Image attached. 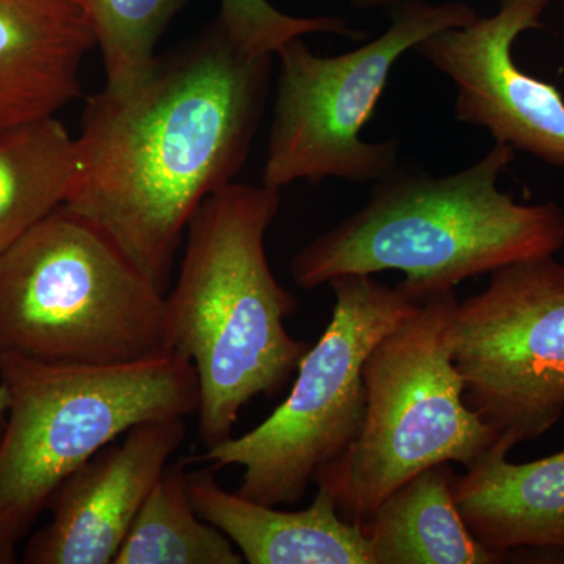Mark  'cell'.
<instances>
[{"label": "cell", "instance_id": "obj_9", "mask_svg": "<svg viewBox=\"0 0 564 564\" xmlns=\"http://www.w3.org/2000/svg\"><path fill=\"white\" fill-rule=\"evenodd\" d=\"M454 364L464 400L514 448L564 415V263L554 256L505 265L458 302Z\"/></svg>", "mask_w": 564, "mask_h": 564}, {"label": "cell", "instance_id": "obj_5", "mask_svg": "<svg viewBox=\"0 0 564 564\" xmlns=\"http://www.w3.org/2000/svg\"><path fill=\"white\" fill-rule=\"evenodd\" d=\"M0 352L70 366L170 355L165 295L63 204L0 254Z\"/></svg>", "mask_w": 564, "mask_h": 564}, {"label": "cell", "instance_id": "obj_19", "mask_svg": "<svg viewBox=\"0 0 564 564\" xmlns=\"http://www.w3.org/2000/svg\"><path fill=\"white\" fill-rule=\"evenodd\" d=\"M217 22L234 46L250 57H273L292 40L315 33L352 40L366 36L344 18L293 17L269 0H220Z\"/></svg>", "mask_w": 564, "mask_h": 564}, {"label": "cell", "instance_id": "obj_15", "mask_svg": "<svg viewBox=\"0 0 564 564\" xmlns=\"http://www.w3.org/2000/svg\"><path fill=\"white\" fill-rule=\"evenodd\" d=\"M452 463L413 475L380 503L364 527L373 564H497L505 556L481 544L463 521Z\"/></svg>", "mask_w": 564, "mask_h": 564}, {"label": "cell", "instance_id": "obj_21", "mask_svg": "<svg viewBox=\"0 0 564 564\" xmlns=\"http://www.w3.org/2000/svg\"><path fill=\"white\" fill-rule=\"evenodd\" d=\"M7 408H9V393H7L6 386L0 383V421L7 414Z\"/></svg>", "mask_w": 564, "mask_h": 564}, {"label": "cell", "instance_id": "obj_10", "mask_svg": "<svg viewBox=\"0 0 564 564\" xmlns=\"http://www.w3.org/2000/svg\"><path fill=\"white\" fill-rule=\"evenodd\" d=\"M551 0H500L491 17L433 33L414 54L454 82L456 120L491 133L496 143L564 169V99L555 85L514 62L522 33L543 28Z\"/></svg>", "mask_w": 564, "mask_h": 564}, {"label": "cell", "instance_id": "obj_2", "mask_svg": "<svg viewBox=\"0 0 564 564\" xmlns=\"http://www.w3.org/2000/svg\"><path fill=\"white\" fill-rule=\"evenodd\" d=\"M280 207V191L267 185L232 182L210 195L188 223L180 274L165 293L172 350L198 378L206 448L234 436L245 404L284 391L311 348L285 328L299 302L267 258Z\"/></svg>", "mask_w": 564, "mask_h": 564}, {"label": "cell", "instance_id": "obj_20", "mask_svg": "<svg viewBox=\"0 0 564 564\" xmlns=\"http://www.w3.org/2000/svg\"><path fill=\"white\" fill-rule=\"evenodd\" d=\"M403 0H350V7L355 10H375L383 7H392Z\"/></svg>", "mask_w": 564, "mask_h": 564}, {"label": "cell", "instance_id": "obj_8", "mask_svg": "<svg viewBox=\"0 0 564 564\" xmlns=\"http://www.w3.org/2000/svg\"><path fill=\"white\" fill-rule=\"evenodd\" d=\"M391 25L358 50L323 57L303 39L280 52L269 150L262 185L281 191L293 182H377L397 170L400 141H366L389 74L406 52L433 33L463 28L478 17L464 2L395 3Z\"/></svg>", "mask_w": 564, "mask_h": 564}, {"label": "cell", "instance_id": "obj_7", "mask_svg": "<svg viewBox=\"0 0 564 564\" xmlns=\"http://www.w3.org/2000/svg\"><path fill=\"white\" fill-rule=\"evenodd\" d=\"M328 284L336 299L332 322L304 355L288 399L251 432L188 458L217 470L242 467L237 492L256 502L299 503L318 470L356 440L366 415L364 362L422 302L373 274H344Z\"/></svg>", "mask_w": 564, "mask_h": 564}, {"label": "cell", "instance_id": "obj_12", "mask_svg": "<svg viewBox=\"0 0 564 564\" xmlns=\"http://www.w3.org/2000/svg\"><path fill=\"white\" fill-rule=\"evenodd\" d=\"M95 46L80 0H0V128L54 117L79 98Z\"/></svg>", "mask_w": 564, "mask_h": 564}, {"label": "cell", "instance_id": "obj_18", "mask_svg": "<svg viewBox=\"0 0 564 564\" xmlns=\"http://www.w3.org/2000/svg\"><path fill=\"white\" fill-rule=\"evenodd\" d=\"M102 54L107 90L128 93L154 66L159 40L192 0H80Z\"/></svg>", "mask_w": 564, "mask_h": 564}, {"label": "cell", "instance_id": "obj_1", "mask_svg": "<svg viewBox=\"0 0 564 564\" xmlns=\"http://www.w3.org/2000/svg\"><path fill=\"white\" fill-rule=\"evenodd\" d=\"M272 58L245 55L215 20L158 55L131 91L104 88L85 104L65 206L101 229L163 295L193 215L247 163Z\"/></svg>", "mask_w": 564, "mask_h": 564}, {"label": "cell", "instance_id": "obj_4", "mask_svg": "<svg viewBox=\"0 0 564 564\" xmlns=\"http://www.w3.org/2000/svg\"><path fill=\"white\" fill-rule=\"evenodd\" d=\"M9 393L0 433V564L47 510L58 486L132 426L198 411V378L177 352L120 364L70 366L0 352Z\"/></svg>", "mask_w": 564, "mask_h": 564}, {"label": "cell", "instance_id": "obj_13", "mask_svg": "<svg viewBox=\"0 0 564 564\" xmlns=\"http://www.w3.org/2000/svg\"><path fill=\"white\" fill-rule=\"evenodd\" d=\"M193 505L250 564H373L361 525L345 521L325 489L304 510L285 511L229 492L217 469L188 473Z\"/></svg>", "mask_w": 564, "mask_h": 564}, {"label": "cell", "instance_id": "obj_14", "mask_svg": "<svg viewBox=\"0 0 564 564\" xmlns=\"http://www.w3.org/2000/svg\"><path fill=\"white\" fill-rule=\"evenodd\" d=\"M510 448L492 445L456 477L463 521L486 547L564 551V451L525 464L508 462Z\"/></svg>", "mask_w": 564, "mask_h": 564}, {"label": "cell", "instance_id": "obj_6", "mask_svg": "<svg viewBox=\"0 0 564 564\" xmlns=\"http://www.w3.org/2000/svg\"><path fill=\"white\" fill-rule=\"evenodd\" d=\"M456 306L455 289L430 293L370 351L361 432L315 475L345 521L362 530L413 475L441 463L467 467L497 443L464 400L452 343Z\"/></svg>", "mask_w": 564, "mask_h": 564}, {"label": "cell", "instance_id": "obj_3", "mask_svg": "<svg viewBox=\"0 0 564 564\" xmlns=\"http://www.w3.org/2000/svg\"><path fill=\"white\" fill-rule=\"evenodd\" d=\"M514 159L513 148L496 143L447 176L393 170L362 209L293 256V281L315 289L344 274L402 272L403 289L423 300L510 263L555 256L564 247L562 207L518 203L499 188Z\"/></svg>", "mask_w": 564, "mask_h": 564}, {"label": "cell", "instance_id": "obj_11", "mask_svg": "<svg viewBox=\"0 0 564 564\" xmlns=\"http://www.w3.org/2000/svg\"><path fill=\"white\" fill-rule=\"evenodd\" d=\"M187 419L132 426L80 466L52 496L51 521L32 534L28 564H113L148 494L184 443Z\"/></svg>", "mask_w": 564, "mask_h": 564}, {"label": "cell", "instance_id": "obj_16", "mask_svg": "<svg viewBox=\"0 0 564 564\" xmlns=\"http://www.w3.org/2000/svg\"><path fill=\"white\" fill-rule=\"evenodd\" d=\"M77 144L54 117L0 128V254L68 202Z\"/></svg>", "mask_w": 564, "mask_h": 564}, {"label": "cell", "instance_id": "obj_17", "mask_svg": "<svg viewBox=\"0 0 564 564\" xmlns=\"http://www.w3.org/2000/svg\"><path fill=\"white\" fill-rule=\"evenodd\" d=\"M188 462L169 464L148 494L113 564H242V554L204 521L188 489Z\"/></svg>", "mask_w": 564, "mask_h": 564}]
</instances>
